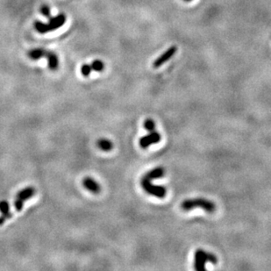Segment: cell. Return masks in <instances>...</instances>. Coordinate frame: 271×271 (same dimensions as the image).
I'll use <instances>...</instances> for the list:
<instances>
[{
  "instance_id": "cell-1",
  "label": "cell",
  "mask_w": 271,
  "mask_h": 271,
  "mask_svg": "<svg viewBox=\"0 0 271 271\" xmlns=\"http://www.w3.org/2000/svg\"><path fill=\"white\" fill-rule=\"evenodd\" d=\"M66 22V16L65 15L59 14L56 16V17H53V18H49V23H43L41 21H35L34 22V27L37 31L38 33L40 34H47L49 33L51 31H55L57 30L60 27L65 24Z\"/></svg>"
},
{
  "instance_id": "cell-2",
  "label": "cell",
  "mask_w": 271,
  "mask_h": 271,
  "mask_svg": "<svg viewBox=\"0 0 271 271\" xmlns=\"http://www.w3.org/2000/svg\"><path fill=\"white\" fill-rule=\"evenodd\" d=\"M196 207H200L205 212H213L215 211V204L212 201L205 198H193V199H186L181 204V208L183 211H190Z\"/></svg>"
},
{
  "instance_id": "cell-3",
  "label": "cell",
  "mask_w": 271,
  "mask_h": 271,
  "mask_svg": "<svg viewBox=\"0 0 271 271\" xmlns=\"http://www.w3.org/2000/svg\"><path fill=\"white\" fill-rule=\"evenodd\" d=\"M194 257V268L197 271L205 270L206 262H210L212 264L218 263V258L213 254L205 252L203 249H197Z\"/></svg>"
},
{
  "instance_id": "cell-4",
  "label": "cell",
  "mask_w": 271,
  "mask_h": 271,
  "mask_svg": "<svg viewBox=\"0 0 271 271\" xmlns=\"http://www.w3.org/2000/svg\"><path fill=\"white\" fill-rule=\"evenodd\" d=\"M35 192H36V189L32 186H28L19 191L15 197L14 207L16 211L20 212L22 210L24 202L34 196Z\"/></svg>"
},
{
  "instance_id": "cell-5",
  "label": "cell",
  "mask_w": 271,
  "mask_h": 271,
  "mask_svg": "<svg viewBox=\"0 0 271 271\" xmlns=\"http://www.w3.org/2000/svg\"><path fill=\"white\" fill-rule=\"evenodd\" d=\"M141 183L143 189L149 195H152L156 197H160V198H163L166 196L167 189L164 186L155 185V184H153L151 181L144 179H141Z\"/></svg>"
},
{
  "instance_id": "cell-6",
  "label": "cell",
  "mask_w": 271,
  "mask_h": 271,
  "mask_svg": "<svg viewBox=\"0 0 271 271\" xmlns=\"http://www.w3.org/2000/svg\"><path fill=\"white\" fill-rule=\"evenodd\" d=\"M177 51H178L177 46H171L170 49H168L166 51H164L163 55H161L158 58H156V61L153 63L154 68L157 69V68L163 66L164 63H167L168 61H170L176 55Z\"/></svg>"
},
{
  "instance_id": "cell-7",
  "label": "cell",
  "mask_w": 271,
  "mask_h": 271,
  "mask_svg": "<svg viewBox=\"0 0 271 271\" xmlns=\"http://www.w3.org/2000/svg\"><path fill=\"white\" fill-rule=\"evenodd\" d=\"M161 141V134L156 131L150 132V134L141 138L140 146L141 149H148L149 146L157 143Z\"/></svg>"
},
{
  "instance_id": "cell-8",
  "label": "cell",
  "mask_w": 271,
  "mask_h": 271,
  "mask_svg": "<svg viewBox=\"0 0 271 271\" xmlns=\"http://www.w3.org/2000/svg\"><path fill=\"white\" fill-rule=\"evenodd\" d=\"M83 184H84L86 189H88L92 193L97 194L101 191L100 184L97 181H95L94 179L89 178V177L84 179Z\"/></svg>"
},
{
  "instance_id": "cell-9",
  "label": "cell",
  "mask_w": 271,
  "mask_h": 271,
  "mask_svg": "<svg viewBox=\"0 0 271 271\" xmlns=\"http://www.w3.org/2000/svg\"><path fill=\"white\" fill-rule=\"evenodd\" d=\"M46 58L48 60V64L49 68L51 71H56L59 67V59L58 56L56 54L51 51H48L46 55Z\"/></svg>"
},
{
  "instance_id": "cell-10",
  "label": "cell",
  "mask_w": 271,
  "mask_h": 271,
  "mask_svg": "<svg viewBox=\"0 0 271 271\" xmlns=\"http://www.w3.org/2000/svg\"><path fill=\"white\" fill-rule=\"evenodd\" d=\"M164 176V170L163 168H156L152 171H149L147 174L143 176L142 179L151 181L153 179H161Z\"/></svg>"
},
{
  "instance_id": "cell-11",
  "label": "cell",
  "mask_w": 271,
  "mask_h": 271,
  "mask_svg": "<svg viewBox=\"0 0 271 271\" xmlns=\"http://www.w3.org/2000/svg\"><path fill=\"white\" fill-rule=\"evenodd\" d=\"M47 50L43 49H34L30 50L29 52L27 53V56L30 59L39 60L43 57H46L47 55Z\"/></svg>"
},
{
  "instance_id": "cell-12",
  "label": "cell",
  "mask_w": 271,
  "mask_h": 271,
  "mask_svg": "<svg viewBox=\"0 0 271 271\" xmlns=\"http://www.w3.org/2000/svg\"><path fill=\"white\" fill-rule=\"evenodd\" d=\"M97 146L103 151L108 152V151H111V149H113V143L109 140L106 139H100L98 140L97 142Z\"/></svg>"
},
{
  "instance_id": "cell-13",
  "label": "cell",
  "mask_w": 271,
  "mask_h": 271,
  "mask_svg": "<svg viewBox=\"0 0 271 271\" xmlns=\"http://www.w3.org/2000/svg\"><path fill=\"white\" fill-rule=\"evenodd\" d=\"M92 71H97V72H101L104 71V63L101 60H95L93 61L92 63L90 64Z\"/></svg>"
},
{
  "instance_id": "cell-14",
  "label": "cell",
  "mask_w": 271,
  "mask_h": 271,
  "mask_svg": "<svg viewBox=\"0 0 271 271\" xmlns=\"http://www.w3.org/2000/svg\"><path fill=\"white\" fill-rule=\"evenodd\" d=\"M143 126H144L145 129L149 131V132H154V131L156 130V124H155V121L152 120V119H147V120H145L144 124H143Z\"/></svg>"
},
{
  "instance_id": "cell-15",
  "label": "cell",
  "mask_w": 271,
  "mask_h": 271,
  "mask_svg": "<svg viewBox=\"0 0 271 271\" xmlns=\"http://www.w3.org/2000/svg\"><path fill=\"white\" fill-rule=\"evenodd\" d=\"M92 71V69H91V66L90 64H84L81 67V74L86 77V78H88L90 73Z\"/></svg>"
},
{
  "instance_id": "cell-16",
  "label": "cell",
  "mask_w": 271,
  "mask_h": 271,
  "mask_svg": "<svg viewBox=\"0 0 271 271\" xmlns=\"http://www.w3.org/2000/svg\"><path fill=\"white\" fill-rule=\"evenodd\" d=\"M10 212V204L7 201H0V212L3 213H7Z\"/></svg>"
},
{
  "instance_id": "cell-17",
  "label": "cell",
  "mask_w": 271,
  "mask_h": 271,
  "mask_svg": "<svg viewBox=\"0 0 271 271\" xmlns=\"http://www.w3.org/2000/svg\"><path fill=\"white\" fill-rule=\"evenodd\" d=\"M40 11H41V13L43 15V16L47 17V18H50L51 11H50V8H49V5H47V4H42L41 6V9H40Z\"/></svg>"
},
{
  "instance_id": "cell-18",
  "label": "cell",
  "mask_w": 271,
  "mask_h": 271,
  "mask_svg": "<svg viewBox=\"0 0 271 271\" xmlns=\"http://www.w3.org/2000/svg\"><path fill=\"white\" fill-rule=\"evenodd\" d=\"M12 216H13V213L10 212H7V213H3L2 215L0 216V226H2L3 224H4L8 219H11Z\"/></svg>"
},
{
  "instance_id": "cell-19",
  "label": "cell",
  "mask_w": 271,
  "mask_h": 271,
  "mask_svg": "<svg viewBox=\"0 0 271 271\" xmlns=\"http://www.w3.org/2000/svg\"><path fill=\"white\" fill-rule=\"evenodd\" d=\"M183 1H185V2H190V1H192V0H183Z\"/></svg>"
}]
</instances>
